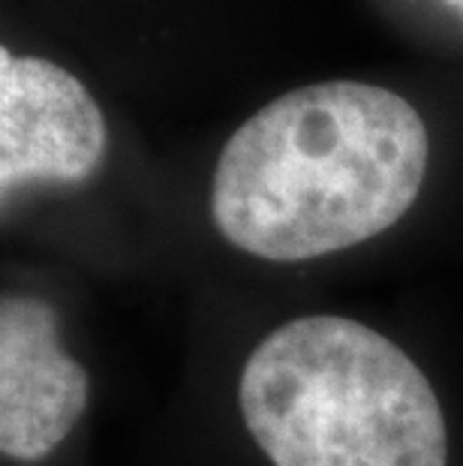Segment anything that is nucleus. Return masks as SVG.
<instances>
[{
    "label": "nucleus",
    "mask_w": 463,
    "mask_h": 466,
    "mask_svg": "<svg viewBox=\"0 0 463 466\" xmlns=\"http://www.w3.org/2000/svg\"><path fill=\"white\" fill-rule=\"evenodd\" d=\"M428 154L421 115L388 87H295L229 136L211 181L214 226L268 262L349 250L416 205Z\"/></svg>",
    "instance_id": "1"
},
{
    "label": "nucleus",
    "mask_w": 463,
    "mask_h": 466,
    "mask_svg": "<svg viewBox=\"0 0 463 466\" xmlns=\"http://www.w3.org/2000/svg\"><path fill=\"white\" fill-rule=\"evenodd\" d=\"M244 424L274 466H446V415L388 337L343 316L271 331L244 364Z\"/></svg>",
    "instance_id": "2"
},
{
    "label": "nucleus",
    "mask_w": 463,
    "mask_h": 466,
    "mask_svg": "<svg viewBox=\"0 0 463 466\" xmlns=\"http://www.w3.org/2000/svg\"><path fill=\"white\" fill-rule=\"evenodd\" d=\"M108 127L70 69L0 48V190L82 184L103 166Z\"/></svg>",
    "instance_id": "3"
},
{
    "label": "nucleus",
    "mask_w": 463,
    "mask_h": 466,
    "mask_svg": "<svg viewBox=\"0 0 463 466\" xmlns=\"http://www.w3.org/2000/svg\"><path fill=\"white\" fill-rule=\"evenodd\" d=\"M87 406V373L57 334L45 299L9 295L0 304V451L39 461L55 451Z\"/></svg>",
    "instance_id": "4"
}]
</instances>
